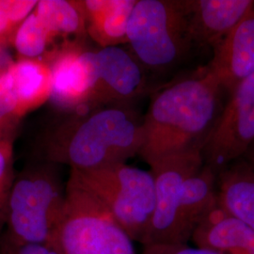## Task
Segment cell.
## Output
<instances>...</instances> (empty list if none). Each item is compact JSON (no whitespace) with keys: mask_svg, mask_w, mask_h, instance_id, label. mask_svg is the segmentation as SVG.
<instances>
[{"mask_svg":"<svg viewBox=\"0 0 254 254\" xmlns=\"http://www.w3.org/2000/svg\"><path fill=\"white\" fill-rule=\"evenodd\" d=\"M20 120L13 97L0 85V143L13 142Z\"/></svg>","mask_w":254,"mask_h":254,"instance_id":"obj_21","label":"cell"},{"mask_svg":"<svg viewBox=\"0 0 254 254\" xmlns=\"http://www.w3.org/2000/svg\"><path fill=\"white\" fill-rule=\"evenodd\" d=\"M34 13L45 26L58 48L70 43H83L87 35L80 0H40Z\"/></svg>","mask_w":254,"mask_h":254,"instance_id":"obj_17","label":"cell"},{"mask_svg":"<svg viewBox=\"0 0 254 254\" xmlns=\"http://www.w3.org/2000/svg\"><path fill=\"white\" fill-rule=\"evenodd\" d=\"M244 158L247 159L250 163L252 164L254 168V144L252 146L251 149L247 152V154H245Z\"/></svg>","mask_w":254,"mask_h":254,"instance_id":"obj_26","label":"cell"},{"mask_svg":"<svg viewBox=\"0 0 254 254\" xmlns=\"http://www.w3.org/2000/svg\"><path fill=\"white\" fill-rule=\"evenodd\" d=\"M0 254H60L54 246L26 243L17 245L0 244Z\"/></svg>","mask_w":254,"mask_h":254,"instance_id":"obj_23","label":"cell"},{"mask_svg":"<svg viewBox=\"0 0 254 254\" xmlns=\"http://www.w3.org/2000/svg\"><path fill=\"white\" fill-rule=\"evenodd\" d=\"M218 202L230 216L254 231V168L244 157L218 173Z\"/></svg>","mask_w":254,"mask_h":254,"instance_id":"obj_15","label":"cell"},{"mask_svg":"<svg viewBox=\"0 0 254 254\" xmlns=\"http://www.w3.org/2000/svg\"><path fill=\"white\" fill-rule=\"evenodd\" d=\"M7 70H8V69H4L3 67H1V66H0V74H1V73H4V72H6Z\"/></svg>","mask_w":254,"mask_h":254,"instance_id":"obj_27","label":"cell"},{"mask_svg":"<svg viewBox=\"0 0 254 254\" xmlns=\"http://www.w3.org/2000/svg\"><path fill=\"white\" fill-rule=\"evenodd\" d=\"M15 178L13 168V142L0 143V238L3 235L9 193Z\"/></svg>","mask_w":254,"mask_h":254,"instance_id":"obj_20","label":"cell"},{"mask_svg":"<svg viewBox=\"0 0 254 254\" xmlns=\"http://www.w3.org/2000/svg\"><path fill=\"white\" fill-rule=\"evenodd\" d=\"M252 231V230H251ZM229 254H254V231L250 232L238 248Z\"/></svg>","mask_w":254,"mask_h":254,"instance_id":"obj_24","label":"cell"},{"mask_svg":"<svg viewBox=\"0 0 254 254\" xmlns=\"http://www.w3.org/2000/svg\"><path fill=\"white\" fill-rule=\"evenodd\" d=\"M36 0H0V44L12 45L22 23L34 10Z\"/></svg>","mask_w":254,"mask_h":254,"instance_id":"obj_19","label":"cell"},{"mask_svg":"<svg viewBox=\"0 0 254 254\" xmlns=\"http://www.w3.org/2000/svg\"><path fill=\"white\" fill-rule=\"evenodd\" d=\"M66 187L57 164H29L15 175L0 244L53 246L64 213Z\"/></svg>","mask_w":254,"mask_h":254,"instance_id":"obj_3","label":"cell"},{"mask_svg":"<svg viewBox=\"0 0 254 254\" xmlns=\"http://www.w3.org/2000/svg\"><path fill=\"white\" fill-rule=\"evenodd\" d=\"M213 50L206 68L222 90L231 94L254 73V2L245 16Z\"/></svg>","mask_w":254,"mask_h":254,"instance_id":"obj_11","label":"cell"},{"mask_svg":"<svg viewBox=\"0 0 254 254\" xmlns=\"http://www.w3.org/2000/svg\"><path fill=\"white\" fill-rule=\"evenodd\" d=\"M96 84L93 109L108 106L132 107L149 91L147 71L132 54L121 46L95 50Z\"/></svg>","mask_w":254,"mask_h":254,"instance_id":"obj_10","label":"cell"},{"mask_svg":"<svg viewBox=\"0 0 254 254\" xmlns=\"http://www.w3.org/2000/svg\"><path fill=\"white\" fill-rule=\"evenodd\" d=\"M223 91L206 67L157 91L143 117L138 154L151 167L166 156L203 149L222 110Z\"/></svg>","mask_w":254,"mask_h":254,"instance_id":"obj_1","label":"cell"},{"mask_svg":"<svg viewBox=\"0 0 254 254\" xmlns=\"http://www.w3.org/2000/svg\"><path fill=\"white\" fill-rule=\"evenodd\" d=\"M142 121L132 107L108 106L66 114L42 139L44 160L90 171L139 154Z\"/></svg>","mask_w":254,"mask_h":254,"instance_id":"obj_2","label":"cell"},{"mask_svg":"<svg viewBox=\"0 0 254 254\" xmlns=\"http://www.w3.org/2000/svg\"><path fill=\"white\" fill-rule=\"evenodd\" d=\"M52 72L50 102L65 114L93 109L96 84L95 50L83 43H70L45 59Z\"/></svg>","mask_w":254,"mask_h":254,"instance_id":"obj_9","label":"cell"},{"mask_svg":"<svg viewBox=\"0 0 254 254\" xmlns=\"http://www.w3.org/2000/svg\"><path fill=\"white\" fill-rule=\"evenodd\" d=\"M7 73L20 118L50 100L52 72L45 60L19 58L9 66Z\"/></svg>","mask_w":254,"mask_h":254,"instance_id":"obj_16","label":"cell"},{"mask_svg":"<svg viewBox=\"0 0 254 254\" xmlns=\"http://www.w3.org/2000/svg\"><path fill=\"white\" fill-rule=\"evenodd\" d=\"M141 254H221L199 247H190L188 244L156 243L143 246Z\"/></svg>","mask_w":254,"mask_h":254,"instance_id":"obj_22","label":"cell"},{"mask_svg":"<svg viewBox=\"0 0 254 254\" xmlns=\"http://www.w3.org/2000/svg\"><path fill=\"white\" fill-rule=\"evenodd\" d=\"M127 44L146 71L159 73L179 64L192 46L186 1L136 0Z\"/></svg>","mask_w":254,"mask_h":254,"instance_id":"obj_5","label":"cell"},{"mask_svg":"<svg viewBox=\"0 0 254 254\" xmlns=\"http://www.w3.org/2000/svg\"><path fill=\"white\" fill-rule=\"evenodd\" d=\"M136 0H80L87 35L100 48L127 44V25Z\"/></svg>","mask_w":254,"mask_h":254,"instance_id":"obj_14","label":"cell"},{"mask_svg":"<svg viewBox=\"0 0 254 254\" xmlns=\"http://www.w3.org/2000/svg\"><path fill=\"white\" fill-rule=\"evenodd\" d=\"M218 176L216 171L204 164L185 182L179 206L181 244H188L200 221L218 206Z\"/></svg>","mask_w":254,"mask_h":254,"instance_id":"obj_13","label":"cell"},{"mask_svg":"<svg viewBox=\"0 0 254 254\" xmlns=\"http://www.w3.org/2000/svg\"><path fill=\"white\" fill-rule=\"evenodd\" d=\"M13 61L9 58V54L6 51V47L0 44V66L5 69H8Z\"/></svg>","mask_w":254,"mask_h":254,"instance_id":"obj_25","label":"cell"},{"mask_svg":"<svg viewBox=\"0 0 254 254\" xmlns=\"http://www.w3.org/2000/svg\"><path fill=\"white\" fill-rule=\"evenodd\" d=\"M53 246L60 254H136L133 240L100 201L70 181Z\"/></svg>","mask_w":254,"mask_h":254,"instance_id":"obj_6","label":"cell"},{"mask_svg":"<svg viewBox=\"0 0 254 254\" xmlns=\"http://www.w3.org/2000/svg\"><path fill=\"white\" fill-rule=\"evenodd\" d=\"M254 0H186L191 44L215 47L236 27Z\"/></svg>","mask_w":254,"mask_h":254,"instance_id":"obj_12","label":"cell"},{"mask_svg":"<svg viewBox=\"0 0 254 254\" xmlns=\"http://www.w3.org/2000/svg\"><path fill=\"white\" fill-rule=\"evenodd\" d=\"M12 45L20 59H45L59 49L34 11L19 27Z\"/></svg>","mask_w":254,"mask_h":254,"instance_id":"obj_18","label":"cell"},{"mask_svg":"<svg viewBox=\"0 0 254 254\" xmlns=\"http://www.w3.org/2000/svg\"><path fill=\"white\" fill-rule=\"evenodd\" d=\"M68 181L99 200L129 237L141 243L154 209V181L151 172L112 164L90 171L71 170Z\"/></svg>","mask_w":254,"mask_h":254,"instance_id":"obj_4","label":"cell"},{"mask_svg":"<svg viewBox=\"0 0 254 254\" xmlns=\"http://www.w3.org/2000/svg\"><path fill=\"white\" fill-rule=\"evenodd\" d=\"M204 165L202 147L166 156L151 166L154 181V209L141 244H181L179 206L187 179Z\"/></svg>","mask_w":254,"mask_h":254,"instance_id":"obj_7","label":"cell"},{"mask_svg":"<svg viewBox=\"0 0 254 254\" xmlns=\"http://www.w3.org/2000/svg\"><path fill=\"white\" fill-rule=\"evenodd\" d=\"M254 144V73L231 93L203 146L204 164L219 173Z\"/></svg>","mask_w":254,"mask_h":254,"instance_id":"obj_8","label":"cell"}]
</instances>
